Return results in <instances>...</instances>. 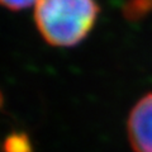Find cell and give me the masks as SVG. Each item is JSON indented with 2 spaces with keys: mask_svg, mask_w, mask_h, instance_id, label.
I'll return each mask as SVG.
<instances>
[{
  "mask_svg": "<svg viewBox=\"0 0 152 152\" xmlns=\"http://www.w3.org/2000/svg\"><path fill=\"white\" fill-rule=\"evenodd\" d=\"M98 13L95 0H37L34 17L48 43L70 47L86 37Z\"/></svg>",
  "mask_w": 152,
  "mask_h": 152,
  "instance_id": "obj_1",
  "label": "cell"
},
{
  "mask_svg": "<svg viewBox=\"0 0 152 152\" xmlns=\"http://www.w3.org/2000/svg\"><path fill=\"white\" fill-rule=\"evenodd\" d=\"M127 127L134 152H152V93L133 107Z\"/></svg>",
  "mask_w": 152,
  "mask_h": 152,
  "instance_id": "obj_2",
  "label": "cell"
},
{
  "mask_svg": "<svg viewBox=\"0 0 152 152\" xmlns=\"http://www.w3.org/2000/svg\"><path fill=\"white\" fill-rule=\"evenodd\" d=\"M37 0H0V4L13 10H20L36 4Z\"/></svg>",
  "mask_w": 152,
  "mask_h": 152,
  "instance_id": "obj_4",
  "label": "cell"
},
{
  "mask_svg": "<svg viewBox=\"0 0 152 152\" xmlns=\"http://www.w3.org/2000/svg\"><path fill=\"white\" fill-rule=\"evenodd\" d=\"M4 148L5 152H31V143L27 136L15 133L7 138Z\"/></svg>",
  "mask_w": 152,
  "mask_h": 152,
  "instance_id": "obj_3",
  "label": "cell"
}]
</instances>
